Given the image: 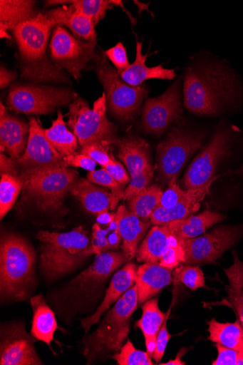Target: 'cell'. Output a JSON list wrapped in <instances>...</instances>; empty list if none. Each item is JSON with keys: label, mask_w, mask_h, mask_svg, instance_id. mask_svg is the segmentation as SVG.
<instances>
[{"label": "cell", "mask_w": 243, "mask_h": 365, "mask_svg": "<svg viewBox=\"0 0 243 365\" xmlns=\"http://www.w3.org/2000/svg\"><path fill=\"white\" fill-rule=\"evenodd\" d=\"M172 270L160 264L145 262L137 268L135 285L138 304H143L172 282Z\"/></svg>", "instance_id": "cell-20"}, {"label": "cell", "mask_w": 243, "mask_h": 365, "mask_svg": "<svg viewBox=\"0 0 243 365\" xmlns=\"http://www.w3.org/2000/svg\"><path fill=\"white\" fill-rule=\"evenodd\" d=\"M19 178L23 183L21 201L45 212H63L66 195L79 177L64 161L51 167L22 170Z\"/></svg>", "instance_id": "cell-5"}, {"label": "cell", "mask_w": 243, "mask_h": 365, "mask_svg": "<svg viewBox=\"0 0 243 365\" xmlns=\"http://www.w3.org/2000/svg\"><path fill=\"white\" fill-rule=\"evenodd\" d=\"M138 304L137 287L134 284L120 298L94 333L85 341V355L88 364L100 357L120 351L128 337L130 317Z\"/></svg>", "instance_id": "cell-6"}, {"label": "cell", "mask_w": 243, "mask_h": 365, "mask_svg": "<svg viewBox=\"0 0 243 365\" xmlns=\"http://www.w3.org/2000/svg\"><path fill=\"white\" fill-rule=\"evenodd\" d=\"M115 212H104L97 215L96 222L100 225H108L115 220Z\"/></svg>", "instance_id": "cell-51"}, {"label": "cell", "mask_w": 243, "mask_h": 365, "mask_svg": "<svg viewBox=\"0 0 243 365\" xmlns=\"http://www.w3.org/2000/svg\"><path fill=\"white\" fill-rule=\"evenodd\" d=\"M128 260L124 253L109 251L97 255L94 262L68 286V291L79 294L98 287Z\"/></svg>", "instance_id": "cell-17"}, {"label": "cell", "mask_w": 243, "mask_h": 365, "mask_svg": "<svg viewBox=\"0 0 243 365\" xmlns=\"http://www.w3.org/2000/svg\"><path fill=\"white\" fill-rule=\"evenodd\" d=\"M234 263L224 270L229 284L227 289L229 299L237 311L239 320L243 327V262L240 261L237 253L234 251Z\"/></svg>", "instance_id": "cell-35"}, {"label": "cell", "mask_w": 243, "mask_h": 365, "mask_svg": "<svg viewBox=\"0 0 243 365\" xmlns=\"http://www.w3.org/2000/svg\"><path fill=\"white\" fill-rule=\"evenodd\" d=\"M30 302L33 310L31 335L51 347L55 331L58 329L55 314L42 294L31 297Z\"/></svg>", "instance_id": "cell-27"}, {"label": "cell", "mask_w": 243, "mask_h": 365, "mask_svg": "<svg viewBox=\"0 0 243 365\" xmlns=\"http://www.w3.org/2000/svg\"><path fill=\"white\" fill-rule=\"evenodd\" d=\"M110 145L107 143H94L83 147L81 153L89 156L102 168H105L115 160L114 155L110 153Z\"/></svg>", "instance_id": "cell-42"}, {"label": "cell", "mask_w": 243, "mask_h": 365, "mask_svg": "<svg viewBox=\"0 0 243 365\" xmlns=\"http://www.w3.org/2000/svg\"><path fill=\"white\" fill-rule=\"evenodd\" d=\"M186 349H182L178 355L177 356L175 359L170 360L167 362L165 363H161L160 364L161 365H185V362L182 361L181 360V358L184 356V354L186 353Z\"/></svg>", "instance_id": "cell-52"}, {"label": "cell", "mask_w": 243, "mask_h": 365, "mask_svg": "<svg viewBox=\"0 0 243 365\" xmlns=\"http://www.w3.org/2000/svg\"><path fill=\"white\" fill-rule=\"evenodd\" d=\"M239 91L236 77L221 63H202L186 71L185 106L195 115H217L237 101Z\"/></svg>", "instance_id": "cell-1"}, {"label": "cell", "mask_w": 243, "mask_h": 365, "mask_svg": "<svg viewBox=\"0 0 243 365\" xmlns=\"http://www.w3.org/2000/svg\"><path fill=\"white\" fill-rule=\"evenodd\" d=\"M50 53L51 60L57 68L77 81L82 78L81 72L89 62L100 61L95 44L76 38L61 26H55L53 31Z\"/></svg>", "instance_id": "cell-11"}, {"label": "cell", "mask_w": 243, "mask_h": 365, "mask_svg": "<svg viewBox=\"0 0 243 365\" xmlns=\"http://www.w3.org/2000/svg\"><path fill=\"white\" fill-rule=\"evenodd\" d=\"M143 316L136 322L135 326L140 328L145 339L147 352L152 358L156 347L157 337L167 317L159 308L158 300L150 299L143 306Z\"/></svg>", "instance_id": "cell-30"}, {"label": "cell", "mask_w": 243, "mask_h": 365, "mask_svg": "<svg viewBox=\"0 0 243 365\" xmlns=\"http://www.w3.org/2000/svg\"><path fill=\"white\" fill-rule=\"evenodd\" d=\"M45 14L56 26H65L73 31L76 38L96 45V32L93 22L78 12L73 5L51 9Z\"/></svg>", "instance_id": "cell-24"}, {"label": "cell", "mask_w": 243, "mask_h": 365, "mask_svg": "<svg viewBox=\"0 0 243 365\" xmlns=\"http://www.w3.org/2000/svg\"><path fill=\"white\" fill-rule=\"evenodd\" d=\"M187 190H183L177 181L169 184V187L162 195L159 207L165 209H170L180 203L185 197Z\"/></svg>", "instance_id": "cell-43"}, {"label": "cell", "mask_w": 243, "mask_h": 365, "mask_svg": "<svg viewBox=\"0 0 243 365\" xmlns=\"http://www.w3.org/2000/svg\"><path fill=\"white\" fill-rule=\"evenodd\" d=\"M215 347L218 351V356L212 362L213 365H243V352L218 344H216Z\"/></svg>", "instance_id": "cell-44"}, {"label": "cell", "mask_w": 243, "mask_h": 365, "mask_svg": "<svg viewBox=\"0 0 243 365\" xmlns=\"http://www.w3.org/2000/svg\"><path fill=\"white\" fill-rule=\"evenodd\" d=\"M120 365H153L152 357L148 352L138 350L128 341L120 351L113 356Z\"/></svg>", "instance_id": "cell-38"}, {"label": "cell", "mask_w": 243, "mask_h": 365, "mask_svg": "<svg viewBox=\"0 0 243 365\" xmlns=\"http://www.w3.org/2000/svg\"><path fill=\"white\" fill-rule=\"evenodd\" d=\"M41 268L48 281L58 279L72 272L93 254L92 237L82 226L66 233L41 230Z\"/></svg>", "instance_id": "cell-3"}, {"label": "cell", "mask_w": 243, "mask_h": 365, "mask_svg": "<svg viewBox=\"0 0 243 365\" xmlns=\"http://www.w3.org/2000/svg\"><path fill=\"white\" fill-rule=\"evenodd\" d=\"M36 255L30 244L14 234L0 243V291L6 300L25 301L34 283Z\"/></svg>", "instance_id": "cell-4"}, {"label": "cell", "mask_w": 243, "mask_h": 365, "mask_svg": "<svg viewBox=\"0 0 243 365\" xmlns=\"http://www.w3.org/2000/svg\"><path fill=\"white\" fill-rule=\"evenodd\" d=\"M173 277L175 282H180L192 291L206 287L204 274L198 267L182 265L176 269Z\"/></svg>", "instance_id": "cell-39"}, {"label": "cell", "mask_w": 243, "mask_h": 365, "mask_svg": "<svg viewBox=\"0 0 243 365\" xmlns=\"http://www.w3.org/2000/svg\"><path fill=\"white\" fill-rule=\"evenodd\" d=\"M170 314V310L168 311L167 317L159 331V334L157 337L156 347L155 352L153 354L152 358L156 361V362H159L163 357L167 345L172 338V335L168 333L167 328V323L168 319V316Z\"/></svg>", "instance_id": "cell-47"}, {"label": "cell", "mask_w": 243, "mask_h": 365, "mask_svg": "<svg viewBox=\"0 0 243 365\" xmlns=\"http://www.w3.org/2000/svg\"><path fill=\"white\" fill-rule=\"evenodd\" d=\"M96 74L105 90L107 105L112 113L120 120L133 119L148 93L147 87L127 84L105 58L98 61Z\"/></svg>", "instance_id": "cell-10"}, {"label": "cell", "mask_w": 243, "mask_h": 365, "mask_svg": "<svg viewBox=\"0 0 243 365\" xmlns=\"http://www.w3.org/2000/svg\"><path fill=\"white\" fill-rule=\"evenodd\" d=\"M136 56L135 61L128 68L118 73L120 78L127 84L132 87H138L152 79L156 80H173L177 77L175 70H169L163 68L162 65L149 68L146 65L149 54L143 53V43L137 40Z\"/></svg>", "instance_id": "cell-23"}, {"label": "cell", "mask_w": 243, "mask_h": 365, "mask_svg": "<svg viewBox=\"0 0 243 365\" xmlns=\"http://www.w3.org/2000/svg\"><path fill=\"white\" fill-rule=\"evenodd\" d=\"M173 234L165 225H155L142 245L138 247L136 258L138 262L157 263L169 248Z\"/></svg>", "instance_id": "cell-29"}, {"label": "cell", "mask_w": 243, "mask_h": 365, "mask_svg": "<svg viewBox=\"0 0 243 365\" xmlns=\"http://www.w3.org/2000/svg\"><path fill=\"white\" fill-rule=\"evenodd\" d=\"M8 31L9 30L6 27H4L2 25H0V38H1V39H4V38L8 39V40L12 39L11 36L9 35V33Z\"/></svg>", "instance_id": "cell-53"}, {"label": "cell", "mask_w": 243, "mask_h": 365, "mask_svg": "<svg viewBox=\"0 0 243 365\" xmlns=\"http://www.w3.org/2000/svg\"><path fill=\"white\" fill-rule=\"evenodd\" d=\"M22 190L23 183L19 177L1 175V181H0V217L1 220L12 209Z\"/></svg>", "instance_id": "cell-37"}, {"label": "cell", "mask_w": 243, "mask_h": 365, "mask_svg": "<svg viewBox=\"0 0 243 365\" xmlns=\"http://www.w3.org/2000/svg\"><path fill=\"white\" fill-rule=\"evenodd\" d=\"M30 131L27 147L18 160L22 170L51 167L64 162L63 156L47 138L45 129L36 118L29 120Z\"/></svg>", "instance_id": "cell-16"}, {"label": "cell", "mask_w": 243, "mask_h": 365, "mask_svg": "<svg viewBox=\"0 0 243 365\" xmlns=\"http://www.w3.org/2000/svg\"><path fill=\"white\" fill-rule=\"evenodd\" d=\"M19 163L16 160L8 157L4 153L0 154V172L1 175H9L19 177Z\"/></svg>", "instance_id": "cell-49"}, {"label": "cell", "mask_w": 243, "mask_h": 365, "mask_svg": "<svg viewBox=\"0 0 243 365\" xmlns=\"http://www.w3.org/2000/svg\"><path fill=\"white\" fill-rule=\"evenodd\" d=\"M45 133L53 147L63 157L77 153L79 148L78 140L67 129L61 110H58L57 118L49 128L45 129Z\"/></svg>", "instance_id": "cell-33"}, {"label": "cell", "mask_w": 243, "mask_h": 365, "mask_svg": "<svg viewBox=\"0 0 243 365\" xmlns=\"http://www.w3.org/2000/svg\"><path fill=\"white\" fill-rule=\"evenodd\" d=\"M202 133L176 128L171 130L157 148L160 180L168 185L177 178L190 158L202 145Z\"/></svg>", "instance_id": "cell-9"}, {"label": "cell", "mask_w": 243, "mask_h": 365, "mask_svg": "<svg viewBox=\"0 0 243 365\" xmlns=\"http://www.w3.org/2000/svg\"><path fill=\"white\" fill-rule=\"evenodd\" d=\"M242 296H243V289H242Z\"/></svg>", "instance_id": "cell-55"}, {"label": "cell", "mask_w": 243, "mask_h": 365, "mask_svg": "<svg viewBox=\"0 0 243 365\" xmlns=\"http://www.w3.org/2000/svg\"><path fill=\"white\" fill-rule=\"evenodd\" d=\"M77 93L66 88L36 84H14L8 96L9 108L26 115H50L58 108L71 106Z\"/></svg>", "instance_id": "cell-8"}, {"label": "cell", "mask_w": 243, "mask_h": 365, "mask_svg": "<svg viewBox=\"0 0 243 365\" xmlns=\"http://www.w3.org/2000/svg\"><path fill=\"white\" fill-rule=\"evenodd\" d=\"M63 160L68 167L82 168L86 171L93 172L96 167V162L89 156L83 153H76L63 157Z\"/></svg>", "instance_id": "cell-46"}, {"label": "cell", "mask_w": 243, "mask_h": 365, "mask_svg": "<svg viewBox=\"0 0 243 365\" xmlns=\"http://www.w3.org/2000/svg\"><path fill=\"white\" fill-rule=\"evenodd\" d=\"M17 77V73L9 71L5 66L0 68V88L8 87Z\"/></svg>", "instance_id": "cell-50"}, {"label": "cell", "mask_w": 243, "mask_h": 365, "mask_svg": "<svg viewBox=\"0 0 243 365\" xmlns=\"http://www.w3.org/2000/svg\"><path fill=\"white\" fill-rule=\"evenodd\" d=\"M56 26L46 14L38 15L13 29L19 53L21 75L25 80L38 83H71L67 75L49 59L47 46Z\"/></svg>", "instance_id": "cell-2"}, {"label": "cell", "mask_w": 243, "mask_h": 365, "mask_svg": "<svg viewBox=\"0 0 243 365\" xmlns=\"http://www.w3.org/2000/svg\"><path fill=\"white\" fill-rule=\"evenodd\" d=\"M36 2L31 0H1L0 1V25L13 30L19 24L36 18Z\"/></svg>", "instance_id": "cell-31"}, {"label": "cell", "mask_w": 243, "mask_h": 365, "mask_svg": "<svg viewBox=\"0 0 243 365\" xmlns=\"http://www.w3.org/2000/svg\"><path fill=\"white\" fill-rule=\"evenodd\" d=\"M136 272V265L133 262H128L116 272L111 280L105 297L95 312L81 319V325L86 334H88L91 327L99 322L102 315L135 284Z\"/></svg>", "instance_id": "cell-19"}, {"label": "cell", "mask_w": 243, "mask_h": 365, "mask_svg": "<svg viewBox=\"0 0 243 365\" xmlns=\"http://www.w3.org/2000/svg\"><path fill=\"white\" fill-rule=\"evenodd\" d=\"M212 183L197 189L186 190L182 200L170 209L157 207L150 217L151 224L163 225L171 221L185 219L192 216L200 208V202L210 192Z\"/></svg>", "instance_id": "cell-25"}, {"label": "cell", "mask_w": 243, "mask_h": 365, "mask_svg": "<svg viewBox=\"0 0 243 365\" xmlns=\"http://www.w3.org/2000/svg\"><path fill=\"white\" fill-rule=\"evenodd\" d=\"M105 56L115 66L118 73L125 71L130 65L126 48L121 42L106 51Z\"/></svg>", "instance_id": "cell-45"}, {"label": "cell", "mask_w": 243, "mask_h": 365, "mask_svg": "<svg viewBox=\"0 0 243 365\" xmlns=\"http://www.w3.org/2000/svg\"><path fill=\"white\" fill-rule=\"evenodd\" d=\"M30 131L29 123L8 114L0 116V148L11 158L18 160L27 147Z\"/></svg>", "instance_id": "cell-21"}, {"label": "cell", "mask_w": 243, "mask_h": 365, "mask_svg": "<svg viewBox=\"0 0 243 365\" xmlns=\"http://www.w3.org/2000/svg\"><path fill=\"white\" fill-rule=\"evenodd\" d=\"M107 108L105 93L97 99L92 109L82 98L69 106L68 125L82 148L94 143L115 144L116 127L107 117Z\"/></svg>", "instance_id": "cell-7"}, {"label": "cell", "mask_w": 243, "mask_h": 365, "mask_svg": "<svg viewBox=\"0 0 243 365\" xmlns=\"http://www.w3.org/2000/svg\"><path fill=\"white\" fill-rule=\"evenodd\" d=\"M117 212L119 216L118 229L122 237L123 252L128 260H130L135 257L138 244L151 224L143 222L123 205L119 207Z\"/></svg>", "instance_id": "cell-26"}, {"label": "cell", "mask_w": 243, "mask_h": 365, "mask_svg": "<svg viewBox=\"0 0 243 365\" xmlns=\"http://www.w3.org/2000/svg\"><path fill=\"white\" fill-rule=\"evenodd\" d=\"M7 113L6 108L4 106L3 103L0 104V116H3Z\"/></svg>", "instance_id": "cell-54"}, {"label": "cell", "mask_w": 243, "mask_h": 365, "mask_svg": "<svg viewBox=\"0 0 243 365\" xmlns=\"http://www.w3.org/2000/svg\"><path fill=\"white\" fill-rule=\"evenodd\" d=\"M87 178L93 184L110 188L118 202L123 199L125 186L118 183L105 170L90 172Z\"/></svg>", "instance_id": "cell-40"}, {"label": "cell", "mask_w": 243, "mask_h": 365, "mask_svg": "<svg viewBox=\"0 0 243 365\" xmlns=\"http://www.w3.org/2000/svg\"><path fill=\"white\" fill-rule=\"evenodd\" d=\"M103 169L105 170L118 183L123 186L128 185L131 180L128 172L125 170L123 164L116 160L113 163Z\"/></svg>", "instance_id": "cell-48"}, {"label": "cell", "mask_w": 243, "mask_h": 365, "mask_svg": "<svg viewBox=\"0 0 243 365\" xmlns=\"http://www.w3.org/2000/svg\"><path fill=\"white\" fill-rule=\"evenodd\" d=\"M34 338L26 333L23 324H12L2 327L0 364H43L34 348Z\"/></svg>", "instance_id": "cell-15"}, {"label": "cell", "mask_w": 243, "mask_h": 365, "mask_svg": "<svg viewBox=\"0 0 243 365\" xmlns=\"http://www.w3.org/2000/svg\"><path fill=\"white\" fill-rule=\"evenodd\" d=\"M208 340L226 348L243 352V327L237 319L234 323H222L212 319L207 322Z\"/></svg>", "instance_id": "cell-32"}, {"label": "cell", "mask_w": 243, "mask_h": 365, "mask_svg": "<svg viewBox=\"0 0 243 365\" xmlns=\"http://www.w3.org/2000/svg\"><path fill=\"white\" fill-rule=\"evenodd\" d=\"M118 158L124 163L131 180L140 178H153L150 145L143 138L128 136L117 139Z\"/></svg>", "instance_id": "cell-18"}, {"label": "cell", "mask_w": 243, "mask_h": 365, "mask_svg": "<svg viewBox=\"0 0 243 365\" xmlns=\"http://www.w3.org/2000/svg\"><path fill=\"white\" fill-rule=\"evenodd\" d=\"M226 219V216L210 210L185 219L171 221L165 225L173 235L182 240L194 239L203 235L215 224Z\"/></svg>", "instance_id": "cell-28"}, {"label": "cell", "mask_w": 243, "mask_h": 365, "mask_svg": "<svg viewBox=\"0 0 243 365\" xmlns=\"http://www.w3.org/2000/svg\"><path fill=\"white\" fill-rule=\"evenodd\" d=\"M182 111V82L178 80L160 96L148 99L143 111V127L149 134H161Z\"/></svg>", "instance_id": "cell-14"}, {"label": "cell", "mask_w": 243, "mask_h": 365, "mask_svg": "<svg viewBox=\"0 0 243 365\" xmlns=\"http://www.w3.org/2000/svg\"><path fill=\"white\" fill-rule=\"evenodd\" d=\"M243 235L242 226L222 225L194 239H180L185 252L186 264H210L235 245Z\"/></svg>", "instance_id": "cell-12"}, {"label": "cell", "mask_w": 243, "mask_h": 365, "mask_svg": "<svg viewBox=\"0 0 243 365\" xmlns=\"http://www.w3.org/2000/svg\"><path fill=\"white\" fill-rule=\"evenodd\" d=\"M163 192L157 185H150L128 201V210L143 220H148L159 207Z\"/></svg>", "instance_id": "cell-34"}, {"label": "cell", "mask_w": 243, "mask_h": 365, "mask_svg": "<svg viewBox=\"0 0 243 365\" xmlns=\"http://www.w3.org/2000/svg\"><path fill=\"white\" fill-rule=\"evenodd\" d=\"M185 252L184 247L180 240L175 235L169 248L160 260L159 264L162 267L172 271L178 268L181 264H185Z\"/></svg>", "instance_id": "cell-41"}, {"label": "cell", "mask_w": 243, "mask_h": 365, "mask_svg": "<svg viewBox=\"0 0 243 365\" xmlns=\"http://www.w3.org/2000/svg\"><path fill=\"white\" fill-rule=\"evenodd\" d=\"M71 193L78 199L86 210L92 214L115 210L119 203L111 191L83 178L78 179Z\"/></svg>", "instance_id": "cell-22"}, {"label": "cell", "mask_w": 243, "mask_h": 365, "mask_svg": "<svg viewBox=\"0 0 243 365\" xmlns=\"http://www.w3.org/2000/svg\"><path fill=\"white\" fill-rule=\"evenodd\" d=\"M232 134L227 128L216 132L211 143L191 163L183 180L186 190L212 183L221 160L229 155Z\"/></svg>", "instance_id": "cell-13"}, {"label": "cell", "mask_w": 243, "mask_h": 365, "mask_svg": "<svg viewBox=\"0 0 243 365\" xmlns=\"http://www.w3.org/2000/svg\"><path fill=\"white\" fill-rule=\"evenodd\" d=\"M68 4L74 6L76 10L89 18L97 26L100 20L105 18L107 11L115 6L120 7L128 14L122 1L118 0H73Z\"/></svg>", "instance_id": "cell-36"}]
</instances>
